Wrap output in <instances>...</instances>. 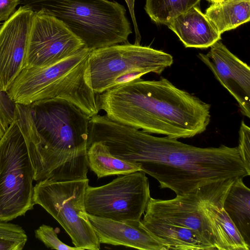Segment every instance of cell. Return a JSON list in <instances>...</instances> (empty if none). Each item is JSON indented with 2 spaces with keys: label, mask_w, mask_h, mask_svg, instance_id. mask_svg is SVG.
I'll return each instance as SVG.
<instances>
[{
  "label": "cell",
  "mask_w": 250,
  "mask_h": 250,
  "mask_svg": "<svg viewBox=\"0 0 250 250\" xmlns=\"http://www.w3.org/2000/svg\"><path fill=\"white\" fill-rule=\"evenodd\" d=\"M83 47L61 21L42 10L34 12L24 68L52 65Z\"/></svg>",
  "instance_id": "30bf717a"
},
{
  "label": "cell",
  "mask_w": 250,
  "mask_h": 250,
  "mask_svg": "<svg viewBox=\"0 0 250 250\" xmlns=\"http://www.w3.org/2000/svg\"><path fill=\"white\" fill-rule=\"evenodd\" d=\"M242 178H236L225 198L223 208L250 246V189Z\"/></svg>",
  "instance_id": "e0dca14e"
},
{
  "label": "cell",
  "mask_w": 250,
  "mask_h": 250,
  "mask_svg": "<svg viewBox=\"0 0 250 250\" xmlns=\"http://www.w3.org/2000/svg\"><path fill=\"white\" fill-rule=\"evenodd\" d=\"M33 12L42 10L61 21L93 50L126 43L132 29L124 6L109 0H21Z\"/></svg>",
  "instance_id": "5b68a950"
},
{
  "label": "cell",
  "mask_w": 250,
  "mask_h": 250,
  "mask_svg": "<svg viewBox=\"0 0 250 250\" xmlns=\"http://www.w3.org/2000/svg\"><path fill=\"white\" fill-rule=\"evenodd\" d=\"M16 104L0 89V141L13 122Z\"/></svg>",
  "instance_id": "44dd1931"
},
{
  "label": "cell",
  "mask_w": 250,
  "mask_h": 250,
  "mask_svg": "<svg viewBox=\"0 0 250 250\" xmlns=\"http://www.w3.org/2000/svg\"><path fill=\"white\" fill-rule=\"evenodd\" d=\"M173 62L163 51L137 44L125 43L91 50L89 74L96 94L148 73L161 74Z\"/></svg>",
  "instance_id": "52a82bcc"
},
{
  "label": "cell",
  "mask_w": 250,
  "mask_h": 250,
  "mask_svg": "<svg viewBox=\"0 0 250 250\" xmlns=\"http://www.w3.org/2000/svg\"><path fill=\"white\" fill-rule=\"evenodd\" d=\"M118 158L137 164L162 188L183 195L205 185L250 176L237 147H199L167 136L157 137L107 117L94 135Z\"/></svg>",
  "instance_id": "6da1fadb"
},
{
  "label": "cell",
  "mask_w": 250,
  "mask_h": 250,
  "mask_svg": "<svg viewBox=\"0 0 250 250\" xmlns=\"http://www.w3.org/2000/svg\"><path fill=\"white\" fill-rule=\"evenodd\" d=\"M26 138L34 180L87 179L90 117L70 102L45 99L28 105Z\"/></svg>",
  "instance_id": "3957f363"
},
{
  "label": "cell",
  "mask_w": 250,
  "mask_h": 250,
  "mask_svg": "<svg viewBox=\"0 0 250 250\" xmlns=\"http://www.w3.org/2000/svg\"><path fill=\"white\" fill-rule=\"evenodd\" d=\"M87 159L88 168L95 173L98 178L141 170L139 165L115 156L107 146L100 141L92 142L88 146Z\"/></svg>",
  "instance_id": "d6986e66"
},
{
  "label": "cell",
  "mask_w": 250,
  "mask_h": 250,
  "mask_svg": "<svg viewBox=\"0 0 250 250\" xmlns=\"http://www.w3.org/2000/svg\"><path fill=\"white\" fill-rule=\"evenodd\" d=\"M28 105L16 104L15 118L0 141V221L25 214L34 207V172L26 138Z\"/></svg>",
  "instance_id": "8992f818"
},
{
  "label": "cell",
  "mask_w": 250,
  "mask_h": 250,
  "mask_svg": "<svg viewBox=\"0 0 250 250\" xmlns=\"http://www.w3.org/2000/svg\"><path fill=\"white\" fill-rule=\"evenodd\" d=\"M96 95L99 109L109 119L150 134L191 138L210 121L209 104L164 78H137Z\"/></svg>",
  "instance_id": "7a4b0ae2"
},
{
  "label": "cell",
  "mask_w": 250,
  "mask_h": 250,
  "mask_svg": "<svg viewBox=\"0 0 250 250\" xmlns=\"http://www.w3.org/2000/svg\"><path fill=\"white\" fill-rule=\"evenodd\" d=\"M127 7L128 8L131 18L133 23L135 33V42L136 44H140L141 39V35L139 30L138 26L136 21V19L134 12V2L135 0H125Z\"/></svg>",
  "instance_id": "4316f807"
},
{
  "label": "cell",
  "mask_w": 250,
  "mask_h": 250,
  "mask_svg": "<svg viewBox=\"0 0 250 250\" xmlns=\"http://www.w3.org/2000/svg\"><path fill=\"white\" fill-rule=\"evenodd\" d=\"M205 15L221 35L250 20V0H222L212 3Z\"/></svg>",
  "instance_id": "ac0fdd59"
},
{
  "label": "cell",
  "mask_w": 250,
  "mask_h": 250,
  "mask_svg": "<svg viewBox=\"0 0 250 250\" xmlns=\"http://www.w3.org/2000/svg\"><path fill=\"white\" fill-rule=\"evenodd\" d=\"M167 25L185 47L207 48L221 39V35L202 12L199 4L176 17Z\"/></svg>",
  "instance_id": "2e32d148"
},
{
  "label": "cell",
  "mask_w": 250,
  "mask_h": 250,
  "mask_svg": "<svg viewBox=\"0 0 250 250\" xmlns=\"http://www.w3.org/2000/svg\"><path fill=\"white\" fill-rule=\"evenodd\" d=\"M26 243L0 238V250H21Z\"/></svg>",
  "instance_id": "484cf974"
},
{
  "label": "cell",
  "mask_w": 250,
  "mask_h": 250,
  "mask_svg": "<svg viewBox=\"0 0 250 250\" xmlns=\"http://www.w3.org/2000/svg\"><path fill=\"white\" fill-rule=\"evenodd\" d=\"M208 0V1L212 3L217 2L221 1L222 0Z\"/></svg>",
  "instance_id": "83f0119b"
},
{
  "label": "cell",
  "mask_w": 250,
  "mask_h": 250,
  "mask_svg": "<svg viewBox=\"0 0 250 250\" xmlns=\"http://www.w3.org/2000/svg\"><path fill=\"white\" fill-rule=\"evenodd\" d=\"M146 174L138 171L102 186L88 185L85 194L87 213L116 221L140 220L151 197Z\"/></svg>",
  "instance_id": "9c48e42d"
},
{
  "label": "cell",
  "mask_w": 250,
  "mask_h": 250,
  "mask_svg": "<svg viewBox=\"0 0 250 250\" xmlns=\"http://www.w3.org/2000/svg\"><path fill=\"white\" fill-rule=\"evenodd\" d=\"M35 237L48 248L58 250H80V249L66 245L58 237L54 229L43 224L35 230Z\"/></svg>",
  "instance_id": "7402d4cb"
},
{
  "label": "cell",
  "mask_w": 250,
  "mask_h": 250,
  "mask_svg": "<svg viewBox=\"0 0 250 250\" xmlns=\"http://www.w3.org/2000/svg\"><path fill=\"white\" fill-rule=\"evenodd\" d=\"M207 185L171 199L150 197L143 220L167 224L183 230L196 233L214 248L207 220L202 209Z\"/></svg>",
  "instance_id": "8fae6325"
},
{
  "label": "cell",
  "mask_w": 250,
  "mask_h": 250,
  "mask_svg": "<svg viewBox=\"0 0 250 250\" xmlns=\"http://www.w3.org/2000/svg\"><path fill=\"white\" fill-rule=\"evenodd\" d=\"M34 12L21 6L0 26V89L7 92L24 68Z\"/></svg>",
  "instance_id": "7c38bea8"
},
{
  "label": "cell",
  "mask_w": 250,
  "mask_h": 250,
  "mask_svg": "<svg viewBox=\"0 0 250 250\" xmlns=\"http://www.w3.org/2000/svg\"><path fill=\"white\" fill-rule=\"evenodd\" d=\"M207 54L198 58L211 70L216 79L233 97L242 114L250 118V68L218 41Z\"/></svg>",
  "instance_id": "4fadbf2b"
},
{
  "label": "cell",
  "mask_w": 250,
  "mask_h": 250,
  "mask_svg": "<svg viewBox=\"0 0 250 250\" xmlns=\"http://www.w3.org/2000/svg\"><path fill=\"white\" fill-rule=\"evenodd\" d=\"M85 47L71 56L44 67L23 68L7 92L15 103L29 105L40 100L61 99L73 104L90 118L100 109L90 83L89 58Z\"/></svg>",
  "instance_id": "277c9868"
},
{
  "label": "cell",
  "mask_w": 250,
  "mask_h": 250,
  "mask_svg": "<svg viewBox=\"0 0 250 250\" xmlns=\"http://www.w3.org/2000/svg\"><path fill=\"white\" fill-rule=\"evenodd\" d=\"M236 178L207 185L202 209L216 250H249L248 246L223 208L225 198Z\"/></svg>",
  "instance_id": "5bb4252c"
},
{
  "label": "cell",
  "mask_w": 250,
  "mask_h": 250,
  "mask_svg": "<svg viewBox=\"0 0 250 250\" xmlns=\"http://www.w3.org/2000/svg\"><path fill=\"white\" fill-rule=\"evenodd\" d=\"M21 3V0H0V21L9 19Z\"/></svg>",
  "instance_id": "d4e9b609"
},
{
  "label": "cell",
  "mask_w": 250,
  "mask_h": 250,
  "mask_svg": "<svg viewBox=\"0 0 250 250\" xmlns=\"http://www.w3.org/2000/svg\"><path fill=\"white\" fill-rule=\"evenodd\" d=\"M0 238L24 243L27 241V236L21 227L2 221H0Z\"/></svg>",
  "instance_id": "cb8c5ba5"
},
{
  "label": "cell",
  "mask_w": 250,
  "mask_h": 250,
  "mask_svg": "<svg viewBox=\"0 0 250 250\" xmlns=\"http://www.w3.org/2000/svg\"><path fill=\"white\" fill-rule=\"evenodd\" d=\"M88 217L100 244L141 250H166L144 226L141 220L116 221L88 214Z\"/></svg>",
  "instance_id": "9a60e30c"
},
{
  "label": "cell",
  "mask_w": 250,
  "mask_h": 250,
  "mask_svg": "<svg viewBox=\"0 0 250 250\" xmlns=\"http://www.w3.org/2000/svg\"><path fill=\"white\" fill-rule=\"evenodd\" d=\"M239 135L238 152L247 172L250 174V129L243 121L241 123Z\"/></svg>",
  "instance_id": "603a6c76"
},
{
  "label": "cell",
  "mask_w": 250,
  "mask_h": 250,
  "mask_svg": "<svg viewBox=\"0 0 250 250\" xmlns=\"http://www.w3.org/2000/svg\"><path fill=\"white\" fill-rule=\"evenodd\" d=\"M201 0H146L145 10L157 24L167 25L173 19L198 5Z\"/></svg>",
  "instance_id": "ffe728a7"
},
{
  "label": "cell",
  "mask_w": 250,
  "mask_h": 250,
  "mask_svg": "<svg viewBox=\"0 0 250 250\" xmlns=\"http://www.w3.org/2000/svg\"><path fill=\"white\" fill-rule=\"evenodd\" d=\"M88 178L64 181L45 180L34 187L33 201L50 214L80 250H99L100 243L88 217L85 194Z\"/></svg>",
  "instance_id": "ba28073f"
}]
</instances>
